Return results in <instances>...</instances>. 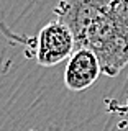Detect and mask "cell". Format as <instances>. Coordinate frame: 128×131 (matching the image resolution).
<instances>
[{
    "mask_svg": "<svg viewBox=\"0 0 128 131\" xmlns=\"http://www.w3.org/2000/svg\"><path fill=\"white\" fill-rule=\"evenodd\" d=\"M56 20L72 31L76 49H90L102 72L117 77L128 66V0H61Z\"/></svg>",
    "mask_w": 128,
    "mask_h": 131,
    "instance_id": "obj_1",
    "label": "cell"
},
{
    "mask_svg": "<svg viewBox=\"0 0 128 131\" xmlns=\"http://www.w3.org/2000/svg\"><path fill=\"white\" fill-rule=\"evenodd\" d=\"M76 51L72 31L59 20L46 23L36 36V62L43 67H53L71 57Z\"/></svg>",
    "mask_w": 128,
    "mask_h": 131,
    "instance_id": "obj_2",
    "label": "cell"
},
{
    "mask_svg": "<svg viewBox=\"0 0 128 131\" xmlns=\"http://www.w3.org/2000/svg\"><path fill=\"white\" fill-rule=\"evenodd\" d=\"M102 74L99 57L90 49L77 48L71 54L64 72V84L72 92H82L94 85Z\"/></svg>",
    "mask_w": 128,
    "mask_h": 131,
    "instance_id": "obj_3",
    "label": "cell"
}]
</instances>
